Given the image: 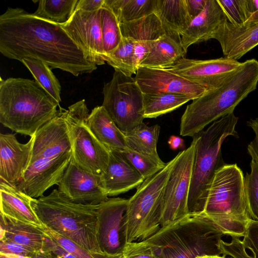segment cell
Listing matches in <instances>:
<instances>
[{"instance_id":"cell-1","label":"cell","mask_w":258,"mask_h":258,"mask_svg":"<svg viewBox=\"0 0 258 258\" xmlns=\"http://www.w3.org/2000/svg\"><path fill=\"white\" fill-rule=\"evenodd\" d=\"M0 52L20 61L24 58L41 60L76 77L97 68L60 24L19 8L8 7L0 16Z\"/></svg>"},{"instance_id":"cell-2","label":"cell","mask_w":258,"mask_h":258,"mask_svg":"<svg viewBox=\"0 0 258 258\" xmlns=\"http://www.w3.org/2000/svg\"><path fill=\"white\" fill-rule=\"evenodd\" d=\"M257 83L258 61L252 58L242 62L221 85L207 90L186 106L181 118L180 135L193 137L210 123L234 112Z\"/></svg>"},{"instance_id":"cell-3","label":"cell","mask_w":258,"mask_h":258,"mask_svg":"<svg viewBox=\"0 0 258 258\" xmlns=\"http://www.w3.org/2000/svg\"><path fill=\"white\" fill-rule=\"evenodd\" d=\"M59 106L35 81L1 80L0 122L17 133L33 136L57 114Z\"/></svg>"},{"instance_id":"cell-4","label":"cell","mask_w":258,"mask_h":258,"mask_svg":"<svg viewBox=\"0 0 258 258\" xmlns=\"http://www.w3.org/2000/svg\"><path fill=\"white\" fill-rule=\"evenodd\" d=\"M30 204L45 227L83 248L103 252L97 237L98 205L75 203L56 189L46 196L32 198Z\"/></svg>"},{"instance_id":"cell-5","label":"cell","mask_w":258,"mask_h":258,"mask_svg":"<svg viewBox=\"0 0 258 258\" xmlns=\"http://www.w3.org/2000/svg\"><path fill=\"white\" fill-rule=\"evenodd\" d=\"M202 213L224 235L243 237L250 219L244 176L236 164H225L216 172Z\"/></svg>"},{"instance_id":"cell-6","label":"cell","mask_w":258,"mask_h":258,"mask_svg":"<svg viewBox=\"0 0 258 258\" xmlns=\"http://www.w3.org/2000/svg\"><path fill=\"white\" fill-rule=\"evenodd\" d=\"M223 233L203 213H189L162 227L146 240L154 246L161 258H196L220 255Z\"/></svg>"},{"instance_id":"cell-7","label":"cell","mask_w":258,"mask_h":258,"mask_svg":"<svg viewBox=\"0 0 258 258\" xmlns=\"http://www.w3.org/2000/svg\"><path fill=\"white\" fill-rule=\"evenodd\" d=\"M237 121L238 117L232 112L193 137L196 145L188 199L189 213L204 211L215 174L226 164L222 145L228 136L238 137L235 130Z\"/></svg>"},{"instance_id":"cell-8","label":"cell","mask_w":258,"mask_h":258,"mask_svg":"<svg viewBox=\"0 0 258 258\" xmlns=\"http://www.w3.org/2000/svg\"><path fill=\"white\" fill-rule=\"evenodd\" d=\"M176 157L137 187L125 213L127 242L146 240L161 228L164 192Z\"/></svg>"},{"instance_id":"cell-9","label":"cell","mask_w":258,"mask_h":258,"mask_svg":"<svg viewBox=\"0 0 258 258\" xmlns=\"http://www.w3.org/2000/svg\"><path fill=\"white\" fill-rule=\"evenodd\" d=\"M89 110L84 99L64 109L63 115L72 146V157L82 168L100 175L108 161L109 151L95 137L87 123Z\"/></svg>"},{"instance_id":"cell-10","label":"cell","mask_w":258,"mask_h":258,"mask_svg":"<svg viewBox=\"0 0 258 258\" xmlns=\"http://www.w3.org/2000/svg\"><path fill=\"white\" fill-rule=\"evenodd\" d=\"M102 106L124 134L143 122V93L135 78L115 71L104 84Z\"/></svg>"},{"instance_id":"cell-11","label":"cell","mask_w":258,"mask_h":258,"mask_svg":"<svg viewBox=\"0 0 258 258\" xmlns=\"http://www.w3.org/2000/svg\"><path fill=\"white\" fill-rule=\"evenodd\" d=\"M192 139L190 146L175 156L164 189L161 227L189 214L188 199L196 145Z\"/></svg>"},{"instance_id":"cell-12","label":"cell","mask_w":258,"mask_h":258,"mask_svg":"<svg viewBox=\"0 0 258 258\" xmlns=\"http://www.w3.org/2000/svg\"><path fill=\"white\" fill-rule=\"evenodd\" d=\"M128 199L108 198L98 205L97 237L102 252L121 254L127 243L125 219Z\"/></svg>"},{"instance_id":"cell-13","label":"cell","mask_w":258,"mask_h":258,"mask_svg":"<svg viewBox=\"0 0 258 258\" xmlns=\"http://www.w3.org/2000/svg\"><path fill=\"white\" fill-rule=\"evenodd\" d=\"M60 25L90 61L97 66L105 63L101 9L89 12L76 9L69 20Z\"/></svg>"},{"instance_id":"cell-14","label":"cell","mask_w":258,"mask_h":258,"mask_svg":"<svg viewBox=\"0 0 258 258\" xmlns=\"http://www.w3.org/2000/svg\"><path fill=\"white\" fill-rule=\"evenodd\" d=\"M241 63L225 57L206 60L184 57L168 69L208 90L221 85Z\"/></svg>"},{"instance_id":"cell-15","label":"cell","mask_w":258,"mask_h":258,"mask_svg":"<svg viewBox=\"0 0 258 258\" xmlns=\"http://www.w3.org/2000/svg\"><path fill=\"white\" fill-rule=\"evenodd\" d=\"M72 156V152H68L35 161L28 165L15 186L33 199L43 196L46 190L58 184Z\"/></svg>"},{"instance_id":"cell-16","label":"cell","mask_w":258,"mask_h":258,"mask_svg":"<svg viewBox=\"0 0 258 258\" xmlns=\"http://www.w3.org/2000/svg\"><path fill=\"white\" fill-rule=\"evenodd\" d=\"M57 185L61 195L77 204L98 205L109 198L101 185L100 175L83 169L72 157Z\"/></svg>"},{"instance_id":"cell-17","label":"cell","mask_w":258,"mask_h":258,"mask_svg":"<svg viewBox=\"0 0 258 258\" xmlns=\"http://www.w3.org/2000/svg\"><path fill=\"white\" fill-rule=\"evenodd\" d=\"M135 78L143 94L178 93L194 100L207 91L168 69L139 67Z\"/></svg>"},{"instance_id":"cell-18","label":"cell","mask_w":258,"mask_h":258,"mask_svg":"<svg viewBox=\"0 0 258 258\" xmlns=\"http://www.w3.org/2000/svg\"><path fill=\"white\" fill-rule=\"evenodd\" d=\"M64 109L60 106L57 114L34 135L29 165L40 159L52 158L72 152L69 131L64 118Z\"/></svg>"},{"instance_id":"cell-19","label":"cell","mask_w":258,"mask_h":258,"mask_svg":"<svg viewBox=\"0 0 258 258\" xmlns=\"http://www.w3.org/2000/svg\"><path fill=\"white\" fill-rule=\"evenodd\" d=\"M33 141L34 136L22 144L14 134H0L1 181L13 186L19 181L29 165Z\"/></svg>"},{"instance_id":"cell-20","label":"cell","mask_w":258,"mask_h":258,"mask_svg":"<svg viewBox=\"0 0 258 258\" xmlns=\"http://www.w3.org/2000/svg\"><path fill=\"white\" fill-rule=\"evenodd\" d=\"M225 57L237 60L258 45V21L235 25L227 19L212 35Z\"/></svg>"},{"instance_id":"cell-21","label":"cell","mask_w":258,"mask_h":258,"mask_svg":"<svg viewBox=\"0 0 258 258\" xmlns=\"http://www.w3.org/2000/svg\"><path fill=\"white\" fill-rule=\"evenodd\" d=\"M101 185L108 197L125 193L139 186L144 178L120 151H109L107 164L100 175Z\"/></svg>"},{"instance_id":"cell-22","label":"cell","mask_w":258,"mask_h":258,"mask_svg":"<svg viewBox=\"0 0 258 258\" xmlns=\"http://www.w3.org/2000/svg\"><path fill=\"white\" fill-rule=\"evenodd\" d=\"M226 19L217 0H207L203 11L192 20L181 36L180 44L184 52L186 53L192 44L212 39L214 33Z\"/></svg>"},{"instance_id":"cell-23","label":"cell","mask_w":258,"mask_h":258,"mask_svg":"<svg viewBox=\"0 0 258 258\" xmlns=\"http://www.w3.org/2000/svg\"><path fill=\"white\" fill-rule=\"evenodd\" d=\"M1 213L16 220L43 228L44 226L33 211L32 198L16 186L0 182Z\"/></svg>"},{"instance_id":"cell-24","label":"cell","mask_w":258,"mask_h":258,"mask_svg":"<svg viewBox=\"0 0 258 258\" xmlns=\"http://www.w3.org/2000/svg\"><path fill=\"white\" fill-rule=\"evenodd\" d=\"M87 123L97 139L109 151H122L128 148L124 133L102 105L92 110Z\"/></svg>"},{"instance_id":"cell-25","label":"cell","mask_w":258,"mask_h":258,"mask_svg":"<svg viewBox=\"0 0 258 258\" xmlns=\"http://www.w3.org/2000/svg\"><path fill=\"white\" fill-rule=\"evenodd\" d=\"M154 13L165 34L180 42L181 35L192 21L186 0H156Z\"/></svg>"},{"instance_id":"cell-26","label":"cell","mask_w":258,"mask_h":258,"mask_svg":"<svg viewBox=\"0 0 258 258\" xmlns=\"http://www.w3.org/2000/svg\"><path fill=\"white\" fill-rule=\"evenodd\" d=\"M0 240L30 247L38 252L42 251L45 240L44 227L20 222L0 214Z\"/></svg>"},{"instance_id":"cell-27","label":"cell","mask_w":258,"mask_h":258,"mask_svg":"<svg viewBox=\"0 0 258 258\" xmlns=\"http://www.w3.org/2000/svg\"><path fill=\"white\" fill-rule=\"evenodd\" d=\"M185 54L180 42L165 34L152 42L149 53L139 67L168 69Z\"/></svg>"},{"instance_id":"cell-28","label":"cell","mask_w":258,"mask_h":258,"mask_svg":"<svg viewBox=\"0 0 258 258\" xmlns=\"http://www.w3.org/2000/svg\"><path fill=\"white\" fill-rule=\"evenodd\" d=\"M160 131V126L158 124L149 126L142 122L133 130L124 134L128 147L162 162L157 150Z\"/></svg>"},{"instance_id":"cell-29","label":"cell","mask_w":258,"mask_h":258,"mask_svg":"<svg viewBox=\"0 0 258 258\" xmlns=\"http://www.w3.org/2000/svg\"><path fill=\"white\" fill-rule=\"evenodd\" d=\"M119 26L122 37L135 41H155L166 34L154 13L134 21L120 23Z\"/></svg>"},{"instance_id":"cell-30","label":"cell","mask_w":258,"mask_h":258,"mask_svg":"<svg viewBox=\"0 0 258 258\" xmlns=\"http://www.w3.org/2000/svg\"><path fill=\"white\" fill-rule=\"evenodd\" d=\"M192 100L187 95L178 93L143 94L144 118H156Z\"/></svg>"},{"instance_id":"cell-31","label":"cell","mask_w":258,"mask_h":258,"mask_svg":"<svg viewBox=\"0 0 258 258\" xmlns=\"http://www.w3.org/2000/svg\"><path fill=\"white\" fill-rule=\"evenodd\" d=\"M156 0H105L118 22L134 21L154 13Z\"/></svg>"},{"instance_id":"cell-32","label":"cell","mask_w":258,"mask_h":258,"mask_svg":"<svg viewBox=\"0 0 258 258\" xmlns=\"http://www.w3.org/2000/svg\"><path fill=\"white\" fill-rule=\"evenodd\" d=\"M20 61L30 71L35 81L46 93L59 104L61 86L50 68L44 62L36 59L24 58Z\"/></svg>"},{"instance_id":"cell-33","label":"cell","mask_w":258,"mask_h":258,"mask_svg":"<svg viewBox=\"0 0 258 258\" xmlns=\"http://www.w3.org/2000/svg\"><path fill=\"white\" fill-rule=\"evenodd\" d=\"M135 41L130 38L122 39L112 51L102 55V59L112 67L115 71L132 77L137 70L134 63V49Z\"/></svg>"},{"instance_id":"cell-34","label":"cell","mask_w":258,"mask_h":258,"mask_svg":"<svg viewBox=\"0 0 258 258\" xmlns=\"http://www.w3.org/2000/svg\"><path fill=\"white\" fill-rule=\"evenodd\" d=\"M78 0H41L34 16L62 24L67 22L76 9Z\"/></svg>"},{"instance_id":"cell-35","label":"cell","mask_w":258,"mask_h":258,"mask_svg":"<svg viewBox=\"0 0 258 258\" xmlns=\"http://www.w3.org/2000/svg\"><path fill=\"white\" fill-rule=\"evenodd\" d=\"M101 19L104 53H107L119 45L122 36L119 23L112 11L104 4L101 9Z\"/></svg>"},{"instance_id":"cell-36","label":"cell","mask_w":258,"mask_h":258,"mask_svg":"<svg viewBox=\"0 0 258 258\" xmlns=\"http://www.w3.org/2000/svg\"><path fill=\"white\" fill-rule=\"evenodd\" d=\"M120 152L144 180L155 175L166 164L164 162H159L150 157L136 152L129 147Z\"/></svg>"},{"instance_id":"cell-37","label":"cell","mask_w":258,"mask_h":258,"mask_svg":"<svg viewBox=\"0 0 258 258\" xmlns=\"http://www.w3.org/2000/svg\"><path fill=\"white\" fill-rule=\"evenodd\" d=\"M250 168L244 176L246 201L250 219L258 221V163L251 160Z\"/></svg>"},{"instance_id":"cell-38","label":"cell","mask_w":258,"mask_h":258,"mask_svg":"<svg viewBox=\"0 0 258 258\" xmlns=\"http://www.w3.org/2000/svg\"><path fill=\"white\" fill-rule=\"evenodd\" d=\"M44 230L66 251L76 258H121V254L110 255L104 252L91 251L83 248L69 238L44 227Z\"/></svg>"},{"instance_id":"cell-39","label":"cell","mask_w":258,"mask_h":258,"mask_svg":"<svg viewBox=\"0 0 258 258\" xmlns=\"http://www.w3.org/2000/svg\"><path fill=\"white\" fill-rule=\"evenodd\" d=\"M227 20L235 25H241L247 21L245 0H217Z\"/></svg>"},{"instance_id":"cell-40","label":"cell","mask_w":258,"mask_h":258,"mask_svg":"<svg viewBox=\"0 0 258 258\" xmlns=\"http://www.w3.org/2000/svg\"><path fill=\"white\" fill-rule=\"evenodd\" d=\"M121 258H161L153 244L147 240L127 242Z\"/></svg>"},{"instance_id":"cell-41","label":"cell","mask_w":258,"mask_h":258,"mask_svg":"<svg viewBox=\"0 0 258 258\" xmlns=\"http://www.w3.org/2000/svg\"><path fill=\"white\" fill-rule=\"evenodd\" d=\"M231 238L230 242H225L223 240L220 242V247L223 255H229L232 258H256L253 254L250 255L247 253L243 241L240 238Z\"/></svg>"},{"instance_id":"cell-42","label":"cell","mask_w":258,"mask_h":258,"mask_svg":"<svg viewBox=\"0 0 258 258\" xmlns=\"http://www.w3.org/2000/svg\"><path fill=\"white\" fill-rule=\"evenodd\" d=\"M246 248L258 258V221L250 219L242 240Z\"/></svg>"},{"instance_id":"cell-43","label":"cell","mask_w":258,"mask_h":258,"mask_svg":"<svg viewBox=\"0 0 258 258\" xmlns=\"http://www.w3.org/2000/svg\"><path fill=\"white\" fill-rule=\"evenodd\" d=\"M38 252L34 249L18 243L0 240V253L4 255H18L32 258Z\"/></svg>"},{"instance_id":"cell-44","label":"cell","mask_w":258,"mask_h":258,"mask_svg":"<svg viewBox=\"0 0 258 258\" xmlns=\"http://www.w3.org/2000/svg\"><path fill=\"white\" fill-rule=\"evenodd\" d=\"M44 231L45 240L42 251L47 252L52 258H76L66 251Z\"/></svg>"},{"instance_id":"cell-45","label":"cell","mask_w":258,"mask_h":258,"mask_svg":"<svg viewBox=\"0 0 258 258\" xmlns=\"http://www.w3.org/2000/svg\"><path fill=\"white\" fill-rule=\"evenodd\" d=\"M153 41L135 42L134 49V63L137 71L141 62L149 53Z\"/></svg>"},{"instance_id":"cell-46","label":"cell","mask_w":258,"mask_h":258,"mask_svg":"<svg viewBox=\"0 0 258 258\" xmlns=\"http://www.w3.org/2000/svg\"><path fill=\"white\" fill-rule=\"evenodd\" d=\"M247 125L252 129L255 134L254 139L247 146V151L252 160L258 163V118L247 121Z\"/></svg>"},{"instance_id":"cell-47","label":"cell","mask_w":258,"mask_h":258,"mask_svg":"<svg viewBox=\"0 0 258 258\" xmlns=\"http://www.w3.org/2000/svg\"><path fill=\"white\" fill-rule=\"evenodd\" d=\"M105 0H78L76 7L86 12H94L100 10L104 6Z\"/></svg>"},{"instance_id":"cell-48","label":"cell","mask_w":258,"mask_h":258,"mask_svg":"<svg viewBox=\"0 0 258 258\" xmlns=\"http://www.w3.org/2000/svg\"><path fill=\"white\" fill-rule=\"evenodd\" d=\"M187 10L192 20L204 10L207 0H186Z\"/></svg>"},{"instance_id":"cell-49","label":"cell","mask_w":258,"mask_h":258,"mask_svg":"<svg viewBox=\"0 0 258 258\" xmlns=\"http://www.w3.org/2000/svg\"><path fill=\"white\" fill-rule=\"evenodd\" d=\"M245 8L247 21L251 22L258 13V0H245Z\"/></svg>"},{"instance_id":"cell-50","label":"cell","mask_w":258,"mask_h":258,"mask_svg":"<svg viewBox=\"0 0 258 258\" xmlns=\"http://www.w3.org/2000/svg\"><path fill=\"white\" fill-rule=\"evenodd\" d=\"M170 148L173 150L183 149L185 147L184 140L180 137L171 136L168 141Z\"/></svg>"},{"instance_id":"cell-51","label":"cell","mask_w":258,"mask_h":258,"mask_svg":"<svg viewBox=\"0 0 258 258\" xmlns=\"http://www.w3.org/2000/svg\"><path fill=\"white\" fill-rule=\"evenodd\" d=\"M32 258H52V257L47 252L42 251Z\"/></svg>"},{"instance_id":"cell-52","label":"cell","mask_w":258,"mask_h":258,"mask_svg":"<svg viewBox=\"0 0 258 258\" xmlns=\"http://www.w3.org/2000/svg\"><path fill=\"white\" fill-rule=\"evenodd\" d=\"M196 258H227L225 255H203L197 256Z\"/></svg>"},{"instance_id":"cell-53","label":"cell","mask_w":258,"mask_h":258,"mask_svg":"<svg viewBox=\"0 0 258 258\" xmlns=\"http://www.w3.org/2000/svg\"><path fill=\"white\" fill-rule=\"evenodd\" d=\"M6 256L9 258H30V257H28L23 256H21V255H14V254L7 255Z\"/></svg>"},{"instance_id":"cell-54","label":"cell","mask_w":258,"mask_h":258,"mask_svg":"<svg viewBox=\"0 0 258 258\" xmlns=\"http://www.w3.org/2000/svg\"><path fill=\"white\" fill-rule=\"evenodd\" d=\"M258 21V14L256 15L252 22Z\"/></svg>"},{"instance_id":"cell-55","label":"cell","mask_w":258,"mask_h":258,"mask_svg":"<svg viewBox=\"0 0 258 258\" xmlns=\"http://www.w3.org/2000/svg\"><path fill=\"white\" fill-rule=\"evenodd\" d=\"M0 258H9V257H8V256H7L6 255H5L4 254L0 253Z\"/></svg>"},{"instance_id":"cell-56","label":"cell","mask_w":258,"mask_h":258,"mask_svg":"<svg viewBox=\"0 0 258 258\" xmlns=\"http://www.w3.org/2000/svg\"><path fill=\"white\" fill-rule=\"evenodd\" d=\"M227 258H229V257H227ZM230 258H232V257H230Z\"/></svg>"}]
</instances>
